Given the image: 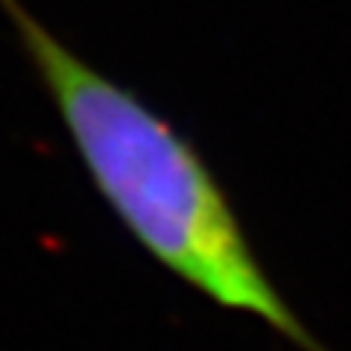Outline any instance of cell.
I'll list each match as a JSON object with an SVG mask.
<instances>
[{"label":"cell","mask_w":351,"mask_h":351,"mask_svg":"<svg viewBox=\"0 0 351 351\" xmlns=\"http://www.w3.org/2000/svg\"><path fill=\"white\" fill-rule=\"evenodd\" d=\"M0 12L94 188L129 234L217 304L261 316L304 351H322L269 284L202 152L156 106L76 53L24 0Z\"/></svg>","instance_id":"obj_1"}]
</instances>
